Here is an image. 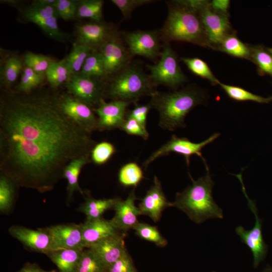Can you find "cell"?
<instances>
[{"mask_svg":"<svg viewBox=\"0 0 272 272\" xmlns=\"http://www.w3.org/2000/svg\"><path fill=\"white\" fill-rule=\"evenodd\" d=\"M3 91L0 98V169L22 186L50 189L73 160L96 144L61 110L58 93Z\"/></svg>","mask_w":272,"mask_h":272,"instance_id":"cell-1","label":"cell"},{"mask_svg":"<svg viewBox=\"0 0 272 272\" xmlns=\"http://www.w3.org/2000/svg\"><path fill=\"white\" fill-rule=\"evenodd\" d=\"M206 174L194 180L189 173L192 184L183 191L176 193L171 207L184 212L193 222L200 224L212 218L222 219L223 212L216 203L212 195L214 182L206 161H203Z\"/></svg>","mask_w":272,"mask_h":272,"instance_id":"cell-2","label":"cell"},{"mask_svg":"<svg viewBox=\"0 0 272 272\" xmlns=\"http://www.w3.org/2000/svg\"><path fill=\"white\" fill-rule=\"evenodd\" d=\"M149 103L159 113V126L170 131L185 127L186 115L206 100L203 91L187 87L170 93L157 92L151 97Z\"/></svg>","mask_w":272,"mask_h":272,"instance_id":"cell-3","label":"cell"},{"mask_svg":"<svg viewBox=\"0 0 272 272\" xmlns=\"http://www.w3.org/2000/svg\"><path fill=\"white\" fill-rule=\"evenodd\" d=\"M168 14L160 31L161 37L166 42L184 41L203 47L210 46L198 15L178 3H168Z\"/></svg>","mask_w":272,"mask_h":272,"instance_id":"cell-4","label":"cell"},{"mask_svg":"<svg viewBox=\"0 0 272 272\" xmlns=\"http://www.w3.org/2000/svg\"><path fill=\"white\" fill-rule=\"evenodd\" d=\"M109 79L105 84V97L113 100L130 103L143 96L152 97L158 92L149 76L135 65H129Z\"/></svg>","mask_w":272,"mask_h":272,"instance_id":"cell-5","label":"cell"},{"mask_svg":"<svg viewBox=\"0 0 272 272\" xmlns=\"http://www.w3.org/2000/svg\"><path fill=\"white\" fill-rule=\"evenodd\" d=\"M149 76L155 86L163 85L175 89L187 79L179 65L175 52L166 43L160 54V59L155 65H148Z\"/></svg>","mask_w":272,"mask_h":272,"instance_id":"cell-6","label":"cell"},{"mask_svg":"<svg viewBox=\"0 0 272 272\" xmlns=\"http://www.w3.org/2000/svg\"><path fill=\"white\" fill-rule=\"evenodd\" d=\"M21 16L24 22L37 25L50 38L61 42L68 39L67 34L58 26V16L53 6L41 5L33 1L21 10Z\"/></svg>","mask_w":272,"mask_h":272,"instance_id":"cell-7","label":"cell"},{"mask_svg":"<svg viewBox=\"0 0 272 272\" xmlns=\"http://www.w3.org/2000/svg\"><path fill=\"white\" fill-rule=\"evenodd\" d=\"M242 186V190L247 199L248 206L254 216L253 227L249 230H245L241 226L235 229L236 234L240 237L242 243L250 249L253 259V266L256 267L264 259L267 251V246L265 243L262 233V221L258 214L255 202L248 196L242 180L241 173L235 175Z\"/></svg>","mask_w":272,"mask_h":272,"instance_id":"cell-8","label":"cell"},{"mask_svg":"<svg viewBox=\"0 0 272 272\" xmlns=\"http://www.w3.org/2000/svg\"><path fill=\"white\" fill-rule=\"evenodd\" d=\"M64 86L67 93L92 107H97L105 97L104 82L79 73L72 75Z\"/></svg>","mask_w":272,"mask_h":272,"instance_id":"cell-9","label":"cell"},{"mask_svg":"<svg viewBox=\"0 0 272 272\" xmlns=\"http://www.w3.org/2000/svg\"><path fill=\"white\" fill-rule=\"evenodd\" d=\"M58 102L61 111L84 130L91 134L98 129V117L92 107L67 92L58 93Z\"/></svg>","mask_w":272,"mask_h":272,"instance_id":"cell-10","label":"cell"},{"mask_svg":"<svg viewBox=\"0 0 272 272\" xmlns=\"http://www.w3.org/2000/svg\"><path fill=\"white\" fill-rule=\"evenodd\" d=\"M220 135L219 133H216L206 140L195 143L186 138H178L174 134L169 141L154 152L143 163V166L146 169L151 163L156 159L167 155L170 153H175L183 156L188 166L190 163V158L193 155H196L205 161L201 152V150L204 147L216 140Z\"/></svg>","mask_w":272,"mask_h":272,"instance_id":"cell-11","label":"cell"},{"mask_svg":"<svg viewBox=\"0 0 272 272\" xmlns=\"http://www.w3.org/2000/svg\"><path fill=\"white\" fill-rule=\"evenodd\" d=\"M99 51L102 58L106 80L129 65L131 56L115 30Z\"/></svg>","mask_w":272,"mask_h":272,"instance_id":"cell-12","label":"cell"},{"mask_svg":"<svg viewBox=\"0 0 272 272\" xmlns=\"http://www.w3.org/2000/svg\"><path fill=\"white\" fill-rule=\"evenodd\" d=\"M205 30L210 48L217 49L228 35L233 33L229 15L217 13L210 7V2L198 13Z\"/></svg>","mask_w":272,"mask_h":272,"instance_id":"cell-13","label":"cell"},{"mask_svg":"<svg viewBox=\"0 0 272 272\" xmlns=\"http://www.w3.org/2000/svg\"><path fill=\"white\" fill-rule=\"evenodd\" d=\"M160 32L157 31L138 30L124 34V40L131 56L140 55L155 59L159 55Z\"/></svg>","mask_w":272,"mask_h":272,"instance_id":"cell-14","label":"cell"},{"mask_svg":"<svg viewBox=\"0 0 272 272\" xmlns=\"http://www.w3.org/2000/svg\"><path fill=\"white\" fill-rule=\"evenodd\" d=\"M10 234L33 251L48 254L57 249L51 235L44 229L33 230L20 226H13Z\"/></svg>","mask_w":272,"mask_h":272,"instance_id":"cell-15","label":"cell"},{"mask_svg":"<svg viewBox=\"0 0 272 272\" xmlns=\"http://www.w3.org/2000/svg\"><path fill=\"white\" fill-rule=\"evenodd\" d=\"M114 31L111 26L103 22L79 24L75 29L76 42L99 51Z\"/></svg>","mask_w":272,"mask_h":272,"instance_id":"cell-16","label":"cell"},{"mask_svg":"<svg viewBox=\"0 0 272 272\" xmlns=\"http://www.w3.org/2000/svg\"><path fill=\"white\" fill-rule=\"evenodd\" d=\"M129 104L122 100L109 102L102 100L94 109L98 115V129L102 131L119 128L125 119L126 109Z\"/></svg>","mask_w":272,"mask_h":272,"instance_id":"cell-17","label":"cell"},{"mask_svg":"<svg viewBox=\"0 0 272 272\" xmlns=\"http://www.w3.org/2000/svg\"><path fill=\"white\" fill-rule=\"evenodd\" d=\"M137 199L135 187L125 200L117 198L113 208L115 215L111 220L119 231L125 233L133 229L139 222L138 217L141 214L139 208L135 205Z\"/></svg>","mask_w":272,"mask_h":272,"instance_id":"cell-18","label":"cell"},{"mask_svg":"<svg viewBox=\"0 0 272 272\" xmlns=\"http://www.w3.org/2000/svg\"><path fill=\"white\" fill-rule=\"evenodd\" d=\"M171 207V202L167 199L162 188L161 183L156 176L154 178V184L148 190L139 205L141 215L150 217L154 222H158L162 212Z\"/></svg>","mask_w":272,"mask_h":272,"instance_id":"cell-19","label":"cell"},{"mask_svg":"<svg viewBox=\"0 0 272 272\" xmlns=\"http://www.w3.org/2000/svg\"><path fill=\"white\" fill-rule=\"evenodd\" d=\"M44 229L51 235L57 250L84 249L81 225L59 224Z\"/></svg>","mask_w":272,"mask_h":272,"instance_id":"cell-20","label":"cell"},{"mask_svg":"<svg viewBox=\"0 0 272 272\" xmlns=\"http://www.w3.org/2000/svg\"><path fill=\"white\" fill-rule=\"evenodd\" d=\"M125 233L102 239L89 248L108 269L126 250L124 238Z\"/></svg>","mask_w":272,"mask_h":272,"instance_id":"cell-21","label":"cell"},{"mask_svg":"<svg viewBox=\"0 0 272 272\" xmlns=\"http://www.w3.org/2000/svg\"><path fill=\"white\" fill-rule=\"evenodd\" d=\"M84 248H89L97 242L120 234L112 220H106L102 218L86 220L80 224Z\"/></svg>","mask_w":272,"mask_h":272,"instance_id":"cell-22","label":"cell"},{"mask_svg":"<svg viewBox=\"0 0 272 272\" xmlns=\"http://www.w3.org/2000/svg\"><path fill=\"white\" fill-rule=\"evenodd\" d=\"M1 53L0 84L3 91H9L21 74L24 64L23 59L14 52Z\"/></svg>","mask_w":272,"mask_h":272,"instance_id":"cell-23","label":"cell"},{"mask_svg":"<svg viewBox=\"0 0 272 272\" xmlns=\"http://www.w3.org/2000/svg\"><path fill=\"white\" fill-rule=\"evenodd\" d=\"M84 249H61L47 255L56 265L59 272H77Z\"/></svg>","mask_w":272,"mask_h":272,"instance_id":"cell-24","label":"cell"},{"mask_svg":"<svg viewBox=\"0 0 272 272\" xmlns=\"http://www.w3.org/2000/svg\"><path fill=\"white\" fill-rule=\"evenodd\" d=\"M91 161L90 155L82 156L72 160L65 168L62 177L67 181V190L69 198H71L76 191L84 194V191L79 185L78 178L83 166Z\"/></svg>","mask_w":272,"mask_h":272,"instance_id":"cell-25","label":"cell"},{"mask_svg":"<svg viewBox=\"0 0 272 272\" xmlns=\"http://www.w3.org/2000/svg\"><path fill=\"white\" fill-rule=\"evenodd\" d=\"M116 199L117 198L94 199L88 197L79 210L85 214L87 220L99 219L106 211L113 209Z\"/></svg>","mask_w":272,"mask_h":272,"instance_id":"cell-26","label":"cell"},{"mask_svg":"<svg viewBox=\"0 0 272 272\" xmlns=\"http://www.w3.org/2000/svg\"><path fill=\"white\" fill-rule=\"evenodd\" d=\"M45 79V76L40 75L24 65L20 82L12 90L19 93H29L40 88Z\"/></svg>","mask_w":272,"mask_h":272,"instance_id":"cell-27","label":"cell"},{"mask_svg":"<svg viewBox=\"0 0 272 272\" xmlns=\"http://www.w3.org/2000/svg\"><path fill=\"white\" fill-rule=\"evenodd\" d=\"M218 50L235 57L250 60V46L242 42L234 33L228 35L223 39Z\"/></svg>","mask_w":272,"mask_h":272,"instance_id":"cell-28","label":"cell"},{"mask_svg":"<svg viewBox=\"0 0 272 272\" xmlns=\"http://www.w3.org/2000/svg\"><path fill=\"white\" fill-rule=\"evenodd\" d=\"M79 74L102 82L106 80L104 64L99 51H93L89 55Z\"/></svg>","mask_w":272,"mask_h":272,"instance_id":"cell-29","label":"cell"},{"mask_svg":"<svg viewBox=\"0 0 272 272\" xmlns=\"http://www.w3.org/2000/svg\"><path fill=\"white\" fill-rule=\"evenodd\" d=\"M93 51L86 45L75 42L70 53L64 58L71 76L80 72L85 60Z\"/></svg>","mask_w":272,"mask_h":272,"instance_id":"cell-30","label":"cell"},{"mask_svg":"<svg viewBox=\"0 0 272 272\" xmlns=\"http://www.w3.org/2000/svg\"><path fill=\"white\" fill-rule=\"evenodd\" d=\"M70 76V70L64 58L53 61L45 74L46 79L50 87L54 89L64 84Z\"/></svg>","mask_w":272,"mask_h":272,"instance_id":"cell-31","label":"cell"},{"mask_svg":"<svg viewBox=\"0 0 272 272\" xmlns=\"http://www.w3.org/2000/svg\"><path fill=\"white\" fill-rule=\"evenodd\" d=\"M103 5L102 0L78 1L76 18H88L94 22H102Z\"/></svg>","mask_w":272,"mask_h":272,"instance_id":"cell-32","label":"cell"},{"mask_svg":"<svg viewBox=\"0 0 272 272\" xmlns=\"http://www.w3.org/2000/svg\"><path fill=\"white\" fill-rule=\"evenodd\" d=\"M221 88L233 100L237 101H253L259 103H269L272 101V96L263 97L251 93L240 87L231 86L219 82Z\"/></svg>","mask_w":272,"mask_h":272,"instance_id":"cell-33","label":"cell"},{"mask_svg":"<svg viewBox=\"0 0 272 272\" xmlns=\"http://www.w3.org/2000/svg\"><path fill=\"white\" fill-rule=\"evenodd\" d=\"M250 60L256 64L259 73L272 77V54L262 45L250 46Z\"/></svg>","mask_w":272,"mask_h":272,"instance_id":"cell-34","label":"cell"},{"mask_svg":"<svg viewBox=\"0 0 272 272\" xmlns=\"http://www.w3.org/2000/svg\"><path fill=\"white\" fill-rule=\"evenodd\" d=\"M15 182L9 177L1 173L0 176V210L6 213L11 209L14 202Z\"/></svg>","mask_w":272,"mask_h":272,"instance_id":"cell-35","label":"cell"},{"mask_svg":"<svg viewBox=\"0 0 272 272\" xmlns=\"http://www.w3.org/2000/svg\"><path fill=\"white\" fill-rule=\"evenodd\" d=\"M144 177L141 168L134 162L128 163L124 165L118 173L119 182L125 186H134L140 182Z\"/></svg>","mask_w":272,"mask_h":272,"instance_id":"cell-36","label":"cell"},{"mask_svg":"<svg viewBox=\"0 0 272 272\" xmlns=\"http://www.w3.org/2000/svg\"><path fill=\"white\" fill-rule=\"evenodd\" d=\"M181 59L192 73L209 80L213 85H218L220 81L203 60L198 57H182Z\"/></svg>","mask_w":272,"mask_h":272,"instance_id":"cell-37","label":"cell"},{"mask_svg":"<svg viewBox=\"0 0 272 272\" xmlns=\"http://www.w3.org/2000/svg\"><path fill=\"white\" fill-rule=\"evenodd\" d=\"M22 59L25 66L30 67L36 73L44 76L50 65L55 61L47 55L30 51L26 52Z\"/></svg>","mask_w":272,"mask_h":272,"instance_id":"cell-38","label":"cell"},{"mask_svg":"<svg viewBox=\"0 0 272 272\" xmlns=\"http://www.w3.org/2000/svg\"><path fill=\"white\" fill-rule=\"evenodd\" d=\"M107 268L89 248L84 250L77 272H107Z\"/></svg>","mask_w":272,"mask_h":272,"instance_id":"cell-39","label":"cell"},{"mask_svg":"<svg viewBox=\"0 0 272 272\" xmlns=\"http://www.w3.org/2000/svg\"><path fill=\"white\" fill-rule=\"evenodd\" d=\"M132 229L140 238L153 242L158 246L164 247L168 243L156 227L139 222Z\"/></svg>","mask_w":272,"mask_h":272,"instance_id":"cell-40","label":"cell"},{"mask_svg":"<svg viewBox=\"0 0 272 272\" xmlns=\"http://www.w3.org/2000/svg\"><path fill=\"white\" fill-rule=\"evenodd\" d=\"M116 152L114 145L108 142L96 144L92 149L90 158L91 161L97 165L106 163Z\"/></svg>","mask_w":272,"mask_h":272,"instance_id":"cell-41","label":"cell"},{"mask_svg":"<svg viewBox=\"0 0 272 272\" xmlns=\"http://www.w3.org/2000/svg\"><path fill=\"white\" fill-rule=\"evenodd\" d=\"M78 1L56 0L53 6L59 18L70 20L76 18Z\"/></svg>","mask_w":272,"mask_h":272,"instance_id":"cell-42","label":"cell"},{"mask_svg":"<svg viewBox=\"0 0 272 272\" xmlns=\"http://www.w3.org/2000/svg\"><path fill=\"white\" fill-rule=\"evenodd\" d=\"M121 11L124 19H128L137 8L154 2L151 0H111Z\"/></svg>","mask_w":272,"mask_h":272,"instance_id":"cell-43","label":"cell"},{"mask_svg":"<svg viewBox=\"0 0 272 272\" xmlns=\"http://www.w3.org/2000/svg\"><path fill=\"white\" fill-rule=\"evenodd\" d=\"M119 128L128 134L137 135L146 140L149 138V133L145 126L137 120L131 118H125Z\"/></svg>","mask_w":272,"mask_h":272,"instance_id":"cell-44","label":"cell"},{"mask_svg":"<svg viewBox=\"0 0 272 272\" xmlns=\"http://www.w3.org/2000/svg\"><path fill=\"white\" fill-rule=\"evenodd\" d=\"M107 272H137L133 261L126 249L107 269Z\"/></svg>","mask_w":272,"mask_h":272,"instance_id":"cell-45","label":"cell"},{"mask_svg":"<svg viewBox=\"0 0 272 272\" xmlns=\"http://www.w3.org/2000/svg\"><path fill=\"white\" fill-rule=\"evenodd\" d=\"M151 108L152 106L149 103L144 105H137L134 108L126 112L125 118H133L146 126L147 115Z\"/></svg>","mask_w":272,"mask_h":272,"instance_id":"cell-46","label":"cell"},{"mask_svg":"<svg viewBox=\"0 0 272 272\" xmlns=\"http://www.w3.org/2000/svg\"><path fill=\"white\" fill-rule=\"evenodd\" d=\"M230 6L229 0H213L210 2V7L214 11L225 15H228Z\"/></svg>","mask_w":272,"mask_h":272,"instance_id":"cell-47","label":"cell"},{"mask_svg":"<svg viewBox=\"0 0 272 272\" xmlns=\"http://www.w3.org/2000/svg\"><path fill=\"white\" fill-rule=\"evenodd\" d=\"M41 268L35 263H28L25 265L18 272H49Z\"/></svg>","mask_w":272,"mask_h":272,"instance_id":"cell-48","label":"cell"},{"mask_svg":"<svg viewBox=\"0 0 272 272\" xmlns=\"http://www.w3.org/2000/svg\"><path fill=\"white\" fill-rule=\"evenodd\" d=\"M36 4L44 6H54L56 0H36L33 1Z\"/></svg>","mask_w":272,"mask_h":272,"instance_id":"cell-49","label":"cell"},{"mask_svg":"<svg viewBox=\"0 0 272 272\" xmlns=\"http://www.w3.org/2000/svg\"><path fill=\"white\" fill-rule=\"evenodd\" d=\"M260 272H272V268L270 267H267Z\"/></svg>","mask_w":272,"mask_h":272,"instance_id":"cell-50","label":"cell"},{"mask_svg":"<svg viewBox=\"0 0 272 272\" xmlns=\"http://www.w3.org/2000/svg\"><path fill=\"white\" fill-rule=\"evenodd\" d=\"M268 51L272 54V48H267Z\"/></svg>","mask_w":272,"mask_h":272,"instance_id":"cell-51","label":"cell"},{"mask_svg":"<svg viewBox=\"0 0 272 272\" xmlns=\"http://www.w3.org/2000/svg\"><path fill=\"white\" fill-rule=\"evenodd\" d=\"M49 272H55V271H50Z\"/></svg>","mask_w":272,"mask_h":272,"instance_id":"cell-52","label":"cell"},{"mask_svg":"<svg viewBox=\"0 0 272 272\" xmlns=\"http://www.w3.org/2000/svg\"></svg>","mask_w":272,"mask_h":272,"instance_id":"cell-53","label":"cell"}]
</instances>
